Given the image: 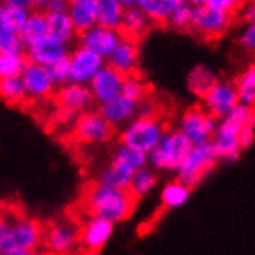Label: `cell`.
<instances>
[{"instance_id":"obj_5","label":"cell","mask_w":255,"mask_h":255,"mask_svg":"<svg viewBox=\"0 0 255 255\" xmlns=\"http://www.w3.org/2000/svg\"><path fill=\"white\" fill-rule=\"evenodd\" d=\"M217 156L212 150V144L192 145L189 153L183 159L181 166L178 167V181H181L187 187H193L200 184L204 176L211 172L217 162Z\"/></svg>"},{"instance_id":"obj_24","label":"cell","mask_w":255,"mask_h":255,"mask_svg":"<svg viewBox=\"0 0 255 255\" xmlns=\"http://www.w3.org/2000/svg\"><path fill=\"white\" fill-rule=\"evenodd\" d=\"M150 23H152V22H150V19L136 5H134V6H130V8L124 9L121 29L126 34L124 37L136 40V37L142 36L150 28ZM121 29H119V31H121Z\"/></svg>"},{"instance_id":"obj_22","label":"cell","mask_w":255,"mask_h":255,"mask_svg":"<svg viewBox=\"0 0 255 255\" xmlns=\"http://www.w3.org/2000/svg\"><path fill=\"white\" fill-rule=\"evenodd\" d=\"M20 40L23 43L25 50L33 47L34 43L43 40L48 36V28H47V19L45 14L39 11H31L28 14V17L20 29Z\"/></svg>"},{"instance_id":"obj_45","label":"cell","mask_w":255,"mask_h":255,"mask_svg":"<svg viewBox=\"0 0 255 255\" xmlns=\"http://www.w3.org/2000/svg\"><path fill=\"white\" fill-rule=\"evenodd\" d=\"M242 12H243V20H246V23L255 22V3L254 2L245 3L242 8Z\"/></svg>"},{"instance_id":"obj_28","label":"cell","mask_w":255,"mask_h":255,"mask_svg":"<svg viewBox=\"0 0 255 255\" xmlns=\"http://www.w3.org/2000/svg\"><path fill=\"white\" fill-rule=\"evenodd\" d=\"M217 76L212 70H209L204 65H197L187 76V87L190 90V93L203 98L209 90L214 87V84L217 82Z\"/></svg>"},{"instance_id":"obj_21","label":"cell","mask_w":255,"mask_h":255,"mask_svg":"<svg viewBox=\"0 0 255 255\" xmlns=\"http://www.w3.org/2000/svg\"><path fill=\"white\" fill-rule=\"evenodd\" d=\"M252 123H255L254 109L238 104L232 112H229L226 116L218 119L215 131L224 133V134H232V136L238 138V133Z\"/></svg>"},{"instance_id":"obj_14","label":"cell","mask_w":255,"mask_h":255,"mask_svg":"<svg viewBox=\"0 0 255 255\" xmlns=\"http://www.w3.org/2000/svg\"><path fill=\"white\" fill-rule=\"evenodd\" d=\"M121 39L123 34L119 31L95 25L93 28L79 33V47L93 51L95 54L102 57L104 61H107Z\"/></svg>"},{"instance_id":"obj_17","label":"cell","mask_w":255,"mask_h":255,"mask_svg":"<svg viewBox=\"0 0 255 255\" xmlns=\"http://www.w3.org/2000/svg\"><path fill=\"white\" fill-rule=\"evenodd\" d=\"M106 64L115 71H118L119 74H123L124 78L130 76V74H134L139 64L138 42L123 36V39L119 40L113 53L109 56Z\"/></svg>"},{"instance_id":"obj_41","label":"cell","mask_w":255,"mask_h":255,"mask_svg":"<svg viewBox=\"0 0 255 255\" xmlns=\"http://www.w3.org/2000/svg\"><path fill=\"white\" fill-rule=\"evenodd\" d=\"M238 42L242 45V48L246 51H254L255 50V25L254 23H246L242 33L238 36Z\"/></svg>"},{"instance_id":"obj_9","label":"cell","mask_w":255,"mask_h":255,"mask_svg":"<svg viewBox=\"0 0 255 255\" xmlns=\"http://www.w3.org/2000/svg\"><path fill=\"white\" fill-rule=\"evenodd\" d=\"M193 5V22L192 28L200 36L206 39H217L226 33L232 22V16L223 12H217L203 6V0H195L190 2Z\"/></svg>"},{"instance_id":"obj_31","label":"cell","mask_w":255,"mask_h":255,"mask_svg":"<svg viewBox=\"0 0 255 255\" xmlns=\"http://www.w3.org/2000/svg\"><path fill=\"white\" fill-rule=\"evenodd\" d=\"M190 193V187H187L181 181H178V179H173V181L164 184L161 190V203L166 209H178L189 201Z\"/></svg>"},{"instance_id":"obj_13","label":"cell","mask_w":255,"mask_h":255,"mask_svg":"<svg viewBox=\"0 0 255 255\" xmlns=\"http://www.w3.org/2000/svg\"><path fill=\"white\" fill-rule=\"evenodd\" d=\"M56 106L62 107L76 116L84 115L87 112H92L93 107V96L90 93L88 85H79V84H65L62 87L56 88L54 93Z\"/></svg>"},{"instance_id":"obj_46","label":"cell","mask_w":255,"mask_h":255,"mask_svg":"<svg viewBox=\"0 0 255 255\" xmlns=\"http://www.w3.org/2000/svg\"><path fill=\"white\" fill-rule=\"evenodd\" d=\"M0 255H34V252H26V251H6V252H0Z\"/></svg>"},{"instance_id":"obj_25","label":"cell","mask_w":255,"mask_h":255,"mask_svg":"<svg viewBox=\"0 0 255 255\" xmlns=\"http://www.w3.org/2000/svg\"><path fill=\"white\" fill-rule=\"evenodd\" d=\"M124 8L119 0H98V25L119 31Z\"/></svg>"},{"instance_id":"obj_23","label":"cell","mask_w":255,"mask_h":255,"mask_svg":"<svg viewBox=\"0 0 255 255\" xmlns=\"http://www.w3.org/2000/svg\"><path fill=\"white\" fill-rule=\"evenodd\" d=\"M47 19V28H48V37H53L59 42L70 43L74 37H76L78 31L73 26L67 11L62 12H47L45 14Z\"/></svg>"},{"instance_id":"obj_42","label":"cell","mask_w":255,"mask_h":255,"mask_svg":"<svg viewBox=\"0 0 255 255\" xmlns=\"http://www.w3.org/2000/svg\"><path fill=\"white\" fill-rule=\"evenodd\" d=\"M254 126H255V123L246 126L242 131L238 133V144H240V147H242V150L248 148V147H251L254 144V139H255V128H254Z\"/></svg>"},{"instance_id":"obj_43","label":"cell","mask_w":255,"mask_h":255,"mask_svg":"<svg viewBox=\"0 0 255 255\" xmlns=\"http://www.w3.org/2000/svg\"><path fill=\"white\" fill-rule=\"evenodd\" d=\"M136 118H142V119H153L156 118V107L150 102H144L138 106V112H136Z\"/></svg>"},{"instance_id":"obj_20","label":"cell","mask_w":255,"mask_h":255,"mask_svg":"<svg viewBox=\"0 0 255 255\" xmlns=\"http://www.w3.org/2000/svg\"><path fill=\"white\" fill-rule=\"evenodd\" d=\"M67 14L79 34L98 25V0H71Z\"/></svg>"},{"instance_id":"obj_7","label":"cell","mask_w":255,"mask_h":255,"mask_svg":"<svg viewBox=\"0 0 255 255\" xmlns=\"http://www.w3.org/2000/svg\"><path fill=\"white\" fill-rule=\"evenodd\" d=\"M73 134L84 144H102L112 139L113 127L99 115V112H87L78 116L73 126Z\"/></svg>"},{"instance_id":"obj_27","label":"cell","mask_w":255,"mask_h":255,"mask_svg":"<svg viewBox=\"0 0 255 255\" xmlns=\"http://www.w3.org/2000/svg\"><path fill=\"white\" fill-rule=\"evenodd\" d=\"M211 144H212V150L217 159H223L226 162L237 161L240 158V153H242V147L238 144V138L232 136V134H224V133L215 131Z\"/></svg>"},{"instance_id":"obj_40","label":"cell","mask_w":255,"mask_h":255,"mask_svg":"<svg viewBox=\"0 0 255 255\" xmlns=\"http://www.w3.org/2000/svg\"><path fill=\"white\" fill-rule=\"evenodd\" d=\"M51 119H53V123L57 127H61V128L71 127L73 128V126H74V123H76L78 116L74 115V113H71V112H68V110H65V109H62V107H56L54 112H53V115H51Z\"/></svg>"},{"instance_id":"obj_38","label":"cell","mask_w":255,"mask_h":255,"mask_svg":"<svg viewBox=\"0 0 255 255\" xmlns=\"http://www.w3.org/2000/svg\"><path fill=\"white\" fill-rule=\"evenodd\" d=\"M48 73L56 87H62L70 82V59L68 56L59 59L48 67Z\"/></svg>"},{"instance_id":"obj_30","label":"cell","mask_w":255,"mask_h":255,"mask_svg":"<svg viewBox=\"0 0 255 255\" xmlns=\"http://www.w3.org/2000/svg\"><path fill=\"white\" fill-rule=\"evenodd\" d=\"M156 183H158L156 172L153 169H150L148 166H145L133 173L130 186H128V192L131 193V197L134 200L144 198L155 189Z\"/></svg>"},{"instance_id":"obj_33","label":"cell","mask_w":255,"mask_h":255,"mask_svg":"<svg viewBox=\"0 0 255 255\" xmlns=\"http://www.w3.org/2000/svg\"><path fill=\"white\" fill-rule=\"evenodd\" d=\"M0 98L8 104H22L26 101L25 87L20 76L0 81Z\"/></svg>"},{"instance_id":"obj_15","label":"cell","mask_w":255,"mask_h":255,"mask_svg":"<svg viewBox=\"0 0 255 255\" xmlns=\"http://www.w3.org/2000/svg\"><path fill=\"white\" fill-rule=\"evenodd\" d=\"M123 84H124L123 74H119L118 71H115L106 64L95 74V78L90 81L88 90L93 96V101L101 106V104H106L121 95Z\"/></svg>"},{"instance_id":"obj_16","label":"cell","mask_w":255,"mask_h":255,"mask_svg":"<svg viewBox=\"0 0 255 255\" xmlns=\"http://www.w3.org/2000/svg\"><path fill=\"white\" fill-rule=\"evenodd\" d=\"M115 231V224L102 218H88L79 229V245L90 254H98L109 243Z\"/></svg>"},{"instance_id":"obj_2","label":"cell","mask_w":255,"mask_h":255,"mask_svg":"<svg viewBox=\"0 0 255 255\" xmlns=\"http://www.w3.org/2000/svg\"><path fill=\"white\" fill-rule=\"evenodd\" d=\"M42 238V228L34 220L0 215V252H34V249L40 246Z\"/></svg>"},{"instance_id":"obj_36","label":"cell","mask_w":255,"mask_h":255,"mask_svg":"<svg viewBox=\"0 0 255 255\" xmlns=\"http://www.w3.org/2000/svg\"><path fill=\"white\" fill-rule=\"evenodd\" d=\"M0 53L2 54H25V47L19 33L0 26Z\"/></svg>"},{"instance_id":"obj_44","label":"cell","mask_w":255,"mask_h":255,"mask_svg":"<svg viewBox=\"0 0 255 255\" xmlns=\"http://www.w3.org/2000/svg\"><path fill=\"white\" fill-rule=\"evenodd\" d=\"M67 6H68V2H65V0H47V5H45V14L67 11Z\"/></svg>"},{"instance_id":"obj_37","label":"cell","mask_w":255,"mask_h":255,"mask_svg":"<svg viewBox=\"0 0 255 255\" xmlns=\"http://www.w3.org/2000/svg\"><path fill=\"white\" fill-rule=\"evenodd\" d=\"M123 96L141 104V101L145 96V85L142 82V79L138 76V74H130V76L124 78V84H123Z\"/></svg>"},{"instance_id":"obj_11","label":"cell","mask_w":255,"mask_h":255,"mask_svg":"<svg viewBox=\"0 0 255 255\" xmlns=\"http://www.w3.org/2000/svg\"><path fill=\"white\" fill-rule=\"evenodd\" d=\"M68 59L70 82L79 85H88L90 81L95 78V74L106 65V61L102 57L84 47H79V45L71 53H68Z\"/></svg>"},{"instance_id":"obj_3","label":"cell","mask_w":255,"mask_h":255,"mask_svg":"<svg viewBox=\"0 0 255 255\" xmlns=\"http://www.w3.org/2000/svg\"><path fill=\"white\" fill-rule=\"evenodd\" d=\"M190 147V142L178 130H166L156 147L147 155V164L155 172H176Z\"/></svg>"},{"instance_id":"obj_6","label":"cell","mask_w":255,"mask_h":255,"mask_svg":"<svg viewBox=\"0 0 255 255\" xmlns=\"http://www.w3.org/2000/svg\"><path fill=\"white\" fill-rule=\"evenodd\" d=\"M218 121L206 113L201 107H192L186 110L179 119L178 131L190 142V145H201L211 142Z\"/></svg>"},{"instance_id":"obj_1","label":"cell","mask_w":255,"mask_h":255,"mask_svg":"<svg viewBox=\"0 0 255 255\" xmlns=\"http://www.w3.org/2000/svg\"><path fill=\"white\" fill-rule=\"evenodd\" d=\"M85 204L92 217L102 218L113 224L124 221L133 212L136 200L128 190L93 186L85 193Z\"/></svg>"},{"instance_id":"obj_29","label":"cell","mask_w":255,"mask_h":255,"mask_svg":"<svg viewBox=\"0 0 255 255\" xmlns=\"http://www.w3.org/2000/svg\"><path fill=\"white\" fill-rule=\"evenodd\" d=\"M31 11H26L17 5H14L12 0L0 2V26L11 29L14 33H20V29Z\"/></svg>"},{"instance_id":"obj_32","label":"cell","mask_w":255,"mask_h":255,"mask_svg":"<svg viewBox=\"0 0 255 255\" xmlns=\"http://www.w3.org/2000/svg\"><path fill=\"white\" fill-rule=\"evenodd\" d=\"M238 102L242 106L254 109L255 104V67L249 65L242 74L238 76V79L234 82Z\"/></svg>"},{"instance_id":"obj_8","label":"cell","mask_w":255,"mask_h":255,"mask_svg":"<svg viewBox=\"0 0 255 255\" xmlns=\"http://www.w3.org/2000/svg\"><path fill=\"white\" fill-rule=\"evenodd\" d=\"M203 110L209 113L217 121L223 116H226L238 106V96L234 82L231 81H217L214 87L201 98Z\"/></svg>"},{"instance_id":"obj_19","label":"cell","mask_w":255,"mask_h":255,"mask_svg":"<svg viewBox=\"0 0 255 255\" xmlns=\"http://www.w3.org/2000/svg\"><path fill=\"white\" fill-rule=\"evenodd\" d=\"M65 56H68V45L48 36L25 50V57L29 64H36L47 68Z\"/></svg>"},{"instance_id":"obj_4","label":"cell","mask_w":255,"mask_h":255,"mask_svg":"<svg viewBox=\"0 0 255 255\" xmlns=\"http://www.w3.org/2000/svg\"><path fill=\"white\" fill-rule=\"evenodd\" d=\"M164 133H166V126L158 118H134L126 127H123L121 144L148 155L156 147Z\"/></svg>"},{"instance_id":"obj_39","label":"cell","mask_w":255,"mask_h":255,"mask_svg":"<svg viewBox=\"0 0 255 255\" xmlns=\"http://www.w3.org/2000/svg\"><path fill=\"white\" fill-rule=\"evenodd\" d=\"M203 6H206L207 9L232 16L234 12H237L240 3L235 2V0H203Z\"/></svg>"},{"instance_id":"obj_10","label":"cell","mask_w":255,"mask_h":255,"mask_svg":"<svg viewBox=\"0 0 255 255\" xmlns=\"http://www.w3.org/2000/svg\"><path fill=\"white\" fill-rule=\"evenodd\" d=\"M20 79L25 87L26 99L47 101L56 93L57 87L54 85L47 67L28 62L20 73Z\"/></svg>"},{"instance_id":"obj_26","label":"cell","mask_w":255,"mask_h":255,"mask_svg":"<svg viewBox=\"0 0 255 255\" xmlns=\"http://www.w3.org/2000/svg\"><path fill=\"white\" fill-rule=\"evenodd\" d=\"M179 0H136V6L150 19V22L166 23Z\"/></svg>"},{"instance_id":"obj_34","label":"cell","mask_w":255,"mask_h":255,"mask_svg":"<svg viewBox=\"0 0 255 255\" xmlns=\"http://www.w3.org/2000/svg\"><path fill=\"white\" fill-rule=\"evenodd\" d=\"M193 5L190 2H184V0H179V3L176 5V8L172 11L170 17L167 19V25L179 29V31H184V29L192 28V22H193Z\"/></svg>"},{"instance_id":"obj_35","label":"cell","mask_w":255,"mask_h":255,"mask_svg":"<svg viewBox=\"0 0 255 255\" xmlns=\"http://www.w3.org/2000/svg\"><path fill=\"white\" fill-rule=\"evenodd\" d=\"M28 64L25 54H2L0 53V81L20 76Z\"/></svg>"},{"instance_id":"obj_18","label":"cell","mask_w":255,"mask_h":255,"mask_svg":"<svg viewBox=\"0 0 255 255\" xmlns=\"http://www.w3.org/2000/svg\"><path fill=\"white\" fill-rule=\"evenodd\" d=\"M138 102H134L123 95L116 96L115 99L101 104L99 115L115 128V127H126L130 121L136 118Z\"/></svg>"},{"instance_id":"obj_12","label":"cell","mask_w":255,"mask_h":255,"mask_svg":"<svg viewBox=\"0 0 255 255\" xmlns=\"http://www.w3.org/2000/svg\"><path fill=\"white\" fill-rule=\"evenodd\" d=\"M47 249L56 255H67L79 245V228L71 221H57L43 235Z\"/></svg>"}]
</instances>
